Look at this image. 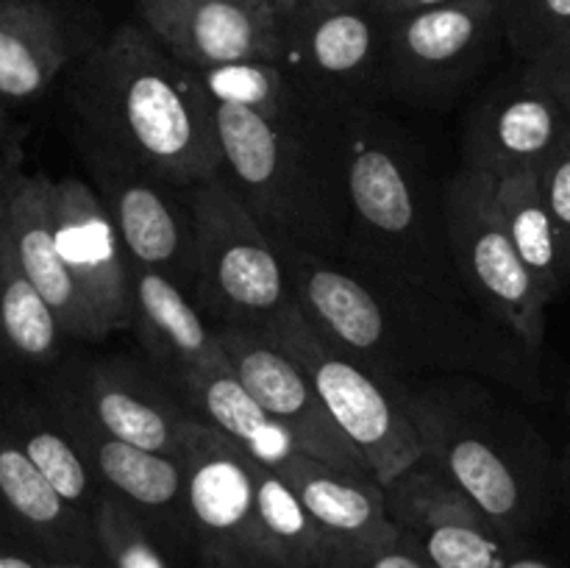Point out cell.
<instances>
[{
	"mask_svg": "<svg viewBox=\"0 0 570 568\" xmlns=\"http://www.w3.org/2000/svg\"><path fill=\"white\" fill-rule=\"evenodd\" d=\"M176 460L187 490L193 568H276L256 518L248 454L189 418Z\"/></svg>",
	"mask_w": 570,
	"mask_h": 568,
	"instance_id": "30bf717a",
	"label": "cell"
},
{
	"mask_svg": "<svg viewBox=\"0 0 570 568\" xmlns=\"http://www.w3.org/2000/svg\"><path fill=\"white\" fill-rule=\"evenodd\" d=\"M65 340L53 310L28 282L0 234V354L26 365H53Z\"/></svg>",
	"mask_w": 570,
	"mask_h": 568,
	"instance_id": "f1b7e54d",
	"label": "cell"
},
{
	"mask_svg": "<svg viewBox=\"0 0 570 568\" xmlns=\"http://www.w3.org/2000/svg\"><path fill=\"white\" fill-rule=\"evenodd\" d=\"M100 555L109 568H176V560L161 549L137 512L117 496L106 493L92 510Z\"/></svg>",
	"mask_w": 570,
	"mask_h": 568,
	"instance_id": "4dcf8cb0",
	"label": "cell"
},
{
	"mask_svg": "<svg viewBox=\"0 0 570 568\" xmlns=\"http://www.w3.org/2000/svg\"><path fill=\"white\" fill-rule=\"evenodd\" d=\"M551 92H554L557 98H560L562 109H566V115H568V123H570V76H568L566 81H562V84H557V87L551 89Z\"/></svg>",
	"mask_w": 570,
	"mask_h": 568,
	"instance_id": "60d3db41",
	"label": "cell"
},
{
	"mask_svg": "<svg viewBox=\"0 0 570 568\" xmlns=\"http://www.w3.org/2000/svg\"><path fill=\"white\" fill-rule=\"evenodd\" d=\"M501 33L523 61H532L570 26V0H499Z\"/></svg>",
	"mask_w": 570,
	"mask_h": 568,
	"instance_id": "1f68e13d",
	"label": "cell"
},
{
	"mask_svg": "<svg viewBox=\"0 0 570 568\" xmlns=\"http://www.w3.org/2000/svg\"><path fill=\"white\" fill-rule=\"evenodd\" d=\"M42 399L76 440L100 488L131 507L173 560L193 562L187 490H184V471L176 457L111 438L76 407L48 399V395Z\"/></svg>",
	"mask_w": 570,
	"mask_h": 568,
	"instance_id": "5bb4252c",
	"label": "cell"
},
{
	"mask_svg": "<svg viewBox=\"0 0 570 568\" xmlns=\"http://www.w3.org/2000/svg\"><path fill=\"white\" fill-rule=\"evenodd\" d=\"M89 150L189 189L223 173L215 111L195 70L142 26L117 28L87 56L72 89Z\"/></svg>",
	"mask_w": 570,
	"mask_h": 568,
	"instance_id": "7a4b0ae2",
	"label": "cell"
},
{
	"mask_svg": "<svg viewBox=\"0 0 570 568\" xmlns=\"http://www.w3.org/2000/svg\"><path fill=\"white\" fill-rule=\"evenodd\" d=\"M131 329L165 379L189 368L228 365L215 326L178 284L131 265Z\"/></svg>",
	"mask_w": 570,
	"mask_h": 568,
	"instance_id": "7402d4cb",
	"label": "cell"
},
{
	"mask_svg": "<svg viewBox=\"0 0 570 568\" xmlns=\"http://www.w3.org/2000/svg\"><path fill=\"white\" fill-rule=\"evenodd\" d=\"M223 173L276 245L345 256L343 117L265 120L237 106L212 104Z\"/></svg>",
	"mask_w": 570,
	"mask_h": 568,
	"instance_id": "277c9868",
	"label": "cell"
},
{
	"mask_svg": "<svg viewBox=\"0 0 570 568\" xmlns=\"http://www.w3.org/2000/svg\"><path fill=\"white\" fill-rule=\"evenodd\" d=\"M276 473L293 488L328 543H387L401 535L387 518L384 488L376 479L345 473L301 451Z\"/></svg>",
	"mask_w": 570,
	"mask_h": 568,
	"instance_id": "603a6c76",
	"label": "cell"
},
{
	"mask_svg": "<svg viewBox=\"0 0 570 568\" xmlns=\"http://www.w3.org/2000/svg\"><path fill=\"white\" fill-rule=\"evenodd\" d=\"M540 193L551 212L557 232L562 239V256H566V271L570 276V134L562 139L560 148L549 156L538 170Z\"/></svg>",
	"mask_w": 570,
	"mask_h": 568,
	"instance_id": "836d02e7",
	"label": "cell"
},
{
	"mask_svg": "<svg viewBox=\"0 0 570 568\" xmlns=\"http://www.w3.org/2000/svg\"><path fill=\"white\" fill-rule=\"evenodd\" d=\"M317 568H432L421 551L399 535L387 543H328Z\"/></svg>",
	"mask_w": 570,
	"mask_h": 568,
	"instance_id": "d6a6232c",
	"label": "cell"
},
{
	"mask_svg": "<svg viewBox=\"0 0 570 568\" xmlns=\"http://www.w3.org/2000/svg\"><path fill=\"white\" fill-rule=\"evenodd\" d=\"M523 70L532 78H538V81L549 89H554L557 84L566 81L570 76V26L562 31V37L557 39L554 45H549V48L538 56V59L527 61Z\"/></svg>",
	"mask_w": 570,
	"mask_h": 568,
	"instance_id": "e575fe53",
	"label": "cell"
},
{
	"mask_svg": "<svg viewBox=\"0 0 570 568\" xmlns=\"http://www.w3.org/2000/svg\"><path fill=\"white\" fill-rule=\"evenodd\" d=\"M193 226V301L209 323L262 332L293 310L282 254L226 173L187 189Z\"/></svg>",
	"mask_w": 570,
	"mask_h": 568,
	"instance_id": "8992f818",
	"label": "cell"
},
{
	"mask_svg": "<svg viewBox=\"0 0 570 568\" xmlns=\"http://www.w3.org/2000/svg\"><path fill=\"white\" fill-rule=\"evenodd\" d=\"M45 562H48L45 557L0 529V568H45Z\"/></svg>",
	"mask_w": 570,
	"mask_h": 568,
	"instance_id": "d590c367",
	"label": "cell"
},
{
	"mask_svg": "<svg viewBox=\"0 0 570 568\" xmlns=\"http://www.w3.org/2000/svg\"><path fill=\"white\" fill-rule=\"evenodd\" d=\"M365 3V0H273V11L276 17L301 14V11H317V9H343V6Z\"/></svg>",
	"mask_w": 570,
	"mask_h": 568,
	"instance_id": "8d00e7d4",
	"label": "cell"
},
{
	"mask_svg": "<svg viewBox=\"0 0 570 568\" xmlns=\"http://www.w3.org/2000/svg\"><path fill=\"white\" fill-rule=\"evenodd\" d=\"M50 178L6 170L0 176V234L28 282L53 310L65 337L100 340L87 304L78 295L50 223Z\"/></svg>",
	"mask_w": 570,
	"mask_h": 568,
	"instance_id": "ffe728a7",
	"label": "cell"
},
{
	"mask_svg": "<svg viewBox=\"0 0 570 568\" xmlns=\"http://www.w3.org/2000/svg\"><path fill=\"white\" fill-rule=\"evenodd\" d=\"M220 340L223 356L243 388L262 404V410L293 438L301 454L321 460L356 477H373L367 462L340 432L306 373L287 354L267 343L262 334L239 326L212 323Z\"/></svg>",
	"mask_w": 570,
	"mask_h": 568,
	"instance_id": "9a60e30c",
	"label": "cell"
},
{
	"mask_svg": "<svg viewBox=\"0 0 570 568\" xmlns=\"http://www.w3.org/2000/svg\"><path fill=\"white\" fill-rule=\"evenodd\" d=\"M42 395L76 407L111 438L176 457L193 415L156 368L109 356L70 360L45 382Z\"/></svg>",
	"mask_w": 570,
	"mask_h": 568,
	"instance_id": "7c38bea8",
	"label": "cell"
},
{
	"mask_svg": "<svg viewBox=\"0 0 570 568\" xmlns=\"http://www.w3.org/2000/svg\"><path fill=\"white\" fill-rule=\"evenodd\" d=\"M0 529L45 560L104 562L95 523L56 493L0 423Z\"/></svg>",
	"mask_w": 570,
	"mask_h": 568,
	"instance_id": "44dd1931",
	"label": "cell"
},
{
	"mask_svg": "<svg viewBox=\"0 0 570 568\" xmlns=\"http://www.w3.org/2000/svg\"><path fill=\"white\" fill-rule=\"evenodd\" d=\"M570 134L560 98L527 70L499 84L471 109L462 137V167L495 178L534 170Z\"/></svg>",
	"mask_w": 570,
	"mask_h": 568,
	"instance_id": "e0dca14e",
	"label": "cell"
},
{
	"mask_svg": "<svg viewBox=\"0 0 570 568\" xmlns=\"http://www.w3.org/2000/svg\"><path fill=\"white\" fill-rule=\"evenodd\" d=\"M234 3H243V6H248V9L271 11V14H276V11H273V0H234Z\"/></svg>",
	"mask_w": 570,
	"mask_h": 568,
	"instance_id": "7bdbcfd3",
	"label": "cell"
},
{
	"mask_svg": "<svg viewBox=\"0 0 570 568\" xmlns=\"http://www.w3.org/2000/svg\"><path fill=\"white\" fill-rule=\"evenodd\" d=\"M142 28L189 70L282 53V26L271 11L234 0H137Z\"/></svg>",
	"mask_w": 570,
	"mask_h": 568,
	"instance_id": "d6986e66",
	"label": "cell"
},
{
	"mask_svg": "<svg viewBox=\"0 0 570 568\" xmlns=\"http://www.w3.org/2000/svg\"><path fill=\"white\" fill-rule=\"evenodd\" d=\"M278 61L312 106L348 115L387 98L384 89V20L371 0L343 9L301 11L278 20Z\"/></svg>",
	"mask_w": 570,
	"mask_h": 568,
	"instance_id": "8fae6325",
	"label": "cell"
},
{
	"mask_svg": "<svg viewBox=\"0 0 570 568\" xmlns=\"http://www.w3.org/2000/svg\"><path fill=\"white\" fill-rule=\"evenodd\" d=\"M443 215L449 254L468 301L512 334L527 354H538L549 298L507 237L493 178L460 167L443 182Z\"/></svg>",
	"mask_w": 570,
	"mask_h": 568,
	"instance_id": "ba28073f",
	"label": "cell"
},
{
	"mask_svg": "<svg viewBox=\"0 0 570 568\" xmlns=\"http://www.w3.org/2000/svg\"><path fill=\"white\" fill-rule=\"evenodd\" d=\"M0 423L31 466L48 479V484H53L56 493L92 518V510L106 490L100 488L81 449L53 415L48 401L31 393H0Z\"/></svg>",
	"mask_w": 570,
	"mask_h": 568,
	"instance_id": "484cf974",
	"label": "cell"
},
{
	"mask_svg": "<svg viewBox=\"0 0 570 568\" xmlns=\"http://www.w3.org/2000/svg\"><path fill=\"white\" fill-rule=\"evenodd\" d=\"M56 248L92 315L100 340L131 329V262L95 187L81 178H50Z\"/></svg>",
	"mask_w": 570,
	"mask_h": 568,
	"instance_id": "2e32d148",
	"label": "cell"
},
{
	"mask_svg": "<svg viewBox=\"0 0 570 568\" xmlns=\"http://www.w3.org/2000/svg\"><path fill=\"white\" fill-rule=\"evenodd\" d=\"M406 415L423 440V454L518 543L540 516L532 457L510 429L504 412L471 382L432 376L399 382Z\"/></svg>",
	"mask_w": 570,
	"mask_h": 568,
	"instance_id": "5b68a950",
	"label": "cell"
},
{
	"mask_svg": "<svg viewBox=\"0 0 570 568\" xmlns=\"http://www.w3.org/2000/svg\"><path fill=\"white\" fill-rule=\"evenodd\" d=\"M45 568H109L106 562H83V560H48Z\"/></svg>",
	"mask_w": 570,
	"mask_h": 568,
	"instance_id": "ab89813d",
	"label": "cell"
},
{
	"mask_svg": "<svg viewBox=\"0 0 570 568\" xmlns=\"http://www.w3.org/2000/svg\"><path fill=\"white\" fill-rule=\"evenodd\" d=\"M70 37L45 0H0V100L28 104L53 87L70 61Z\"/></svg>",
	"mask_w": 570,
	"mask_h": 568,
	"instance_id": "d4e9b609",
	"label": "cell"
},
{
	"mask_svg": "<svg viewBox=\"0 0 570 568\" xmlns=\"http://www.w3.org/2000/svg\"><path fill=\"white\" fill-rule=\"evenodd\" d=\"M195 76H198L200 87L212 104L237 106V109L265 117V120L278 123L298 120V117H337L315 109L278 59H248L204 67V70H195Z\"/></svg>",
	"mask_w": 570,
	"mask_h": 568,
	"instance_id": "83f0119b",
	"label": "cell"
},
{
	"mask_svg": "<svg viewBox=\"0 0 570 568\" xmlns=\"http://www.w3.org/2000/svg\"><path fill=\"white\" fill-rule=\"evenodd\" d=\"M167 382L195 421L220 432L262 466L276 471L289 457L298 454L293 438L262 410L259 401L243 388L228 365L189 368Z\"/></svg>",
	"mask_w": 570,
	"mask_h": 568,
	"instance_id": "cb8c5ba5",
	"label": "cell"
},
{
	"mask_svg": "<svg viewBox=\"0 0 570 568\" xmlns=\"http://www.w3.org/2000/svg\"><path fill=\"white\" fill-rule=\"evenodd\" d=\"M256 334L306 373L317 399L382 488L421 460L423 440L395 393L399 382L379 376L343 345L326 337L298 304Z\"/></svg>",
	"mask_w": 570,
	"mask_h": 568,
	"instance_id": "52a82bcc",
	"label": "cell"
},
{
	"mask_svg": "<svg viewBox=\"0 0 570 568\" xmlns=\"http://www.w3.org/2000/svg\"><path fill=\"white\" fill-rule=\"evenodd\" d=\"M254 479V505L262 535L267 540L276 568H317L328 538L306 512L298 496L273 468L248 457Z\"/></svg>",
	"mask_w": 570,
	"mask_h": 568,
	"instance_id": "f546056e",
	"label": "cell"
},
{
	"mask_svg": "<svg viewBox=\"0 0 570 568\" xmlns=\"http://www.w3.org/2000/svg\"><path fill=\"white\" fill-rule=\"evenodd\" d=\"M443 3H451V0H371V6L382 17L410 14V11L432 9V6H443Z\"/></svg>",
	"mask_w": 570,
	"mask_h": 568,
	"instance_id": "74e56055",
	"label": "cell"
},
{
	"mask_svg": "<svg viewBox=\"0 0 570 568\" xmlns=\"http://www.w3.org/2000/svg\"><path fill=\"white\" fill-rule=\"evenodd\" d=\"M384 510L432 568H504L527 546L495 529L426 454L384 484Z\"/></svg>",
	"mask_w": 570,
	"mask_h": 568,
	"instance_id": "4fadbf2b",
	"label": "cell"
},
{
	"mask_svg": "<svg viewBox=\"0 0 570 568\" xmlns=\"http://www.w3.org/2000/svg\"><path fill=\"white\" fill-rule=\"evenodd\" d=\"M348 193L345 259L471 304L454 273L443 215V184L421 145L373 106L340 120Z\"/></svg>",
	"mask_w": 570,
	"mask_h": 568,
	"instance_id": "3957f363",
	"label": "cell"
},
{
	"mask_svg": "<svg viewBox=\"0 0 570 568\" xmlns=\"http://www.w3.org/2000/svg\"><path fill=\"white\" fill-rule=\"evenodd\" d=\"M384 20V89L421 109L451 104L504 37L499 0H451Z\"/></svg>",
	"mask_w": 570,
	"mask_h": 568,
	"instance_id": "9c48e42d",
	"label": "cell"
},
{
	"mask_svg": "<svg viewBox=\"0 0 570 568\" xmlns=\"http://www.w3.org/2000/svg\"><path fill=\"white\" fill-rule=\"evenodd\" d=\"M95 193L104 200L128 262L161 273L193 298L195 262L187 200L178 204L173 187L134 173L131 167L89 150Z\"/></svg>",
	"mask_w": 570,
	"mask_h": 568,
	"instance_id": "ac0fdd59",
	"label": "cell"
},
{
	"mask_svg": "<svg viewBox=\"0 0 570 568\" xmlns=\"http://www.w3.org/2000/svg\"><path fill=\"white\" fill-rule=\"evenodd\" d=\"M504 568H568V566L549 560V557H543V555H534V551H529V543H527V546H521V549H518L510 560H507Z\"/></svg>",
	"mask_w": 570,
	"mask_h": 568,
	"instance_id": "f35d334b",
	"label": "cell"
},
{
	"mask_svg": "<svg viewBox=\"0 0 570 568\" xmlns=\"http://www.w3.org/2000/svg\"><path fill=\"white\" fill-rule=\"evenodd\" d=\"M495 204L512 248L551 304L568 282V271L560 232L540 193L538 173L523 170L495 178Z\"/></svg>",
	"mask_w": 570,
	"mask_h": 568,
	"instance_id": "4316f807",
	"label": "cell"
},
{
	"mask_svg": "<svg viewBox=\"0 0 570 568\" xmlns=\"http://www.w3.org/2000/svg\"><path fill=\"white\" fill-rule=\"evenodd\" d=\"M276 248L304 315L379 376L412 382L476 373L532 388L527 351L473 304H454L345 256Z\"/></svg>",
	"mask_w": 570,
	"mask_h": 568,
	"instance_id": "6da1fadb",
	"label": "cell"
},
{
	"mask_svg": "<svg viewBox=\"0 0 570 568\" xmlns=\"http://www.w3.org/2000/svg\"><path fill=\"white\" fill-rule=\"evenodd\" d=\"M6 134H9V120H6V109H3V100H0V161H3V148H6ZM6 170H0L3 176Z\"/></svg>",
	"mask_w": 570,
	"mask_h": 568,
	"instance_id": "b9f144b4",
	"label": "cell"
}]
</instances>
